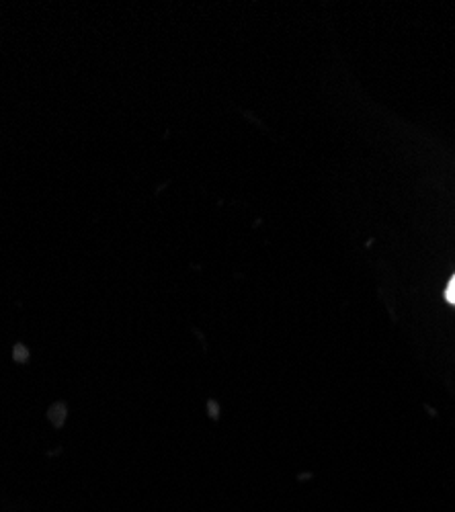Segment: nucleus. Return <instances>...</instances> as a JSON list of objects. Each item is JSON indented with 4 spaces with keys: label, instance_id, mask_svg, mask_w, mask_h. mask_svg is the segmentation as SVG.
I'll use <instances>...</instances> for the list:
<instances>
[{
    "label": "nucleus",
    "instance_id": "1",
    "mask_svg": "<svg viewBox=\"0 0 455 512\" xmlns=\"http://www.w3.org/2000/svg\"><path fill=\"white\" fill-rule=\"evenodd\" d=\"M445 297H447V302H449V304H453V306H455V275L451 277V281H449V285H447Z\"/></svg>",
    "mask_w": 455,
    "mask_h": 512
}]
</instances>
